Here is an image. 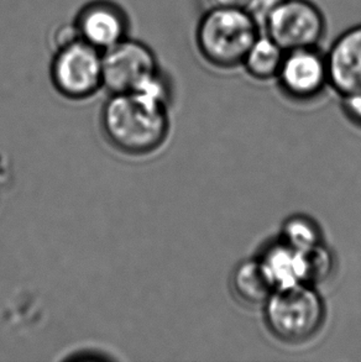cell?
Masks as SVG:
<instances>
[{
  "mask_svg": "<svg viewBox=\"0 0 361 362\" xmlns=\"http://www.w3.org/2000/svg\"><path fill=\"white\" fill-rule=\"evenodd\" d=\"M168 98V86L161 74L137 92L112 94L101 115L108 142L130 156L157 151L170 132Z\"/></svg>",
  "mask_w": 361,
  "mask_h": 362,
  "instance_id": "obj_1",
  "label": "cell"
},
{
  "mask_svg": "<svg viewBox=\"0 0 361 362\" xmlns=\"http://www.w3.org/2000/svg\"><path fill=\"white\" fill-rule=\"evenodd\" d=\"M263 33L259 23L241 8H207L195 28L200 57L217 69L241 67L245 54Z\"/></svg>",
  "mask_w": 361,
  "mask_h": 362,
  "instance_id": "obj_2",
  "label": "cell"
},
{
  "mask_svg": "<svg viewBox=\"0 0 361 362\" xmlns=\"http://www.w3.org/2000/svg\"><path fill=\"white\" fill-rule=\"evenodd\" d=\"M264 308L268 328L283 343L307 341L322 329L326 320V303L311 284L276 289Z\"/></svg>",
  "mask_w": 361,
  "mask_h": 362,
  "instance_id": "obj_3",
  "label": "cell"
},
{
  "mask_svg": "<svg viewBox=\"0 0 361 362\" xmlns=\"http://www.w3.org/2000/svg\"><path fill=\"white\" fill-rule=\"evenodd\" d=\"M50 74L64 98L84 100L103 87V52L84 40L74 41L55 51Z\"/></svg>",
  "mask_w": 361,
  "mask_h": 362,
  "instance_id": "obj_4",
  "label": "cell"
},
{
  "mask_svg": "<svg viewBox=\"0 0 361 362\" xmlns=\"http://www.w3.org/2000/svg\"><path fill=\"white\" fill-rule=\"evenodd\" d=\"M263 33L285 51L321 47L327 35V20L311 0H281L265 20Z\"/></svg>",
  "mask_w": 361,
  "mask_h": 362,
  "instance_id": "obj_5",
  "label": "cell"
},
{
  "mask_svg": "<svg viewBox=\"0 0 361 362\" xmlns=\"http://www.w3.org/2000/svg\"><path fill=\"white\" fill-rule=\"evenodd\" d=\"M159 74L156 56L137 40L127 37L103 52V87L112 94L137 92Z\"/></svg>",
  "mask_w": 361,
  "mask_h": 362,
  "instance_id": "obj_6",
  "label": "cell"
},
{
  "mask_svg": "<svg viewBox=\"0 0 361 362\" xmlns=\"http://www.w3.org/2000/svg\"><path fill=\"white\" fill-rule=\"evenodd\" d=\"M276 81L290 98L302 102L317 98L329 86L326 52L321 47L286 51Z\"/></svg>",
  "mask_w": 361,
  "mask_h": 362,
  "instance_id": "obj_7",
  "label": "cell"
},
{
  "mask_svg": "<svg viewBox=\"0 0 361 362\" xmlns=\"http://www.w3.org/2000/svg\"><path fill=\"white\" fill-rule=\"evenodd\" d=\"M81 40L104 52L127 39V15L118 5L99 0L86 5L74 21Z\"/></svg>",
  "mask_w": 361,
  "mask_h": 362,
  "instance_id": "obj_8",
  "label": "cell"
},
{
  "mask_svg": "<svg viewBox=\"0 0 361 362\" xmlns=\"http://www.w3.org/2000/svg\"><path fill=\"white\" fill-rule=\"evenodd\" d=\"M329 86L342 97L361 90V24L339 35L326 52Z\"/></svg>",
  "mask_w": 361,
  "mask_h": 362,
  "instance_id": "obj_9",
  "label": "cell"
},
{
  "mask_svg": "<svg viewBox=\"0 0 361 362\" xmlns=\"http://www.w3.org/2000/svg\"><path fill=\"white\" fill-rule=\"evenodd\" d=\"M258 259L275 291L308 284L306 252L293 249L281 239L268 245Z\"/></svg>",
  "mask_w": 361,
  "mask_h": 362,
  "instance_id": "obj_10",
  "label": "cell"
},
{
  "mask_svg": "<svg viewBox=\"0 0 361 362\" xmlns=\"http://www.w3.org/2000/svg\"><path fill=\"white\" fill-rule=\"evenodd\" d=\"M230 284L235 297L249 305L266 303L275 292L273 284L258 259L240 262L231 274Z\"/></svg>",
  "mask_w": 361,
  "mask_h": 362,
  "instance_id": "obj_11",
  "label": "cell"
},
{
  "mask_svg": "<svg viewBox=\"0 0 361 362\" xmlns=\"http://www.w3.org/2000/svg\"><path fill=\"white\" fill-rule=\"evenodd\" d=\"M285 54L286 51L275 40L261 33L245 54L241 67L251 78L260 82L276 79Z\"/></svg>",
  "mask_w": 361,
  "mask_h": 362,
  "instance_id": "obj_12",
  "label": "cell"
},
{
  "mask_svg": "<svg viewBox=\"0 0 361 362\" xmlns=\"http://www.w3.org/2000/svg\"><path fill=\"white\" fill-rule=\"evenodd\" d=\"M281 240L299 251H307L323 244L322 231L312 218L302 214L290 216L283 223Z\"/></svg>",
  "mask_w": 361,
  "mask_h": 362,
  "instance_id": "obj_13",
  "label": "cell"
},
{
  "mask_svg": "<svg viewBox=\"0 0 361 362\" xmlns=\"http://www.w3.org/2000/svg\"><path fill=\"white\" fill-rule=\"evenodd\" d=\"M307 259V282L311 286L326 282L334 271V256L324 244L304 251Z\"/></svg>",
  "mask_w": 361,
  "mask_h": 362,
  "instance_id": "obj_14",
  "label": "cell"
},
{
  "mask_svg": "<svg viewBox=\"0 0 361 362\" xmlns=\"http://www.w3.org/2000/svg\"><path fill=\"white\" fill-rule=\"evenodd\" d=\"M79 40H81V36L76 24H64L56 28L54 34L51 35V46L54 47L55 51H57Z\"/></svg>",
  "mask_w": 361,
  "mask_h": 362,
  "instance_id": "obj_15",
  "label": "cell"
},
{
  "mask_svg": "<svg viewBox=\"0 0 361 362\" xmlns=\"http://www.w3.org/2000/svg\"><path fill=\"white\" fill-rule=\"evenodd\" d=\"M280 3H281V0H251V3L246 8V10L254 16V19L259 23L260 28L263 30L265 20L268 19V16L271 14V11Z\"/></svg>",
  "mask_w": 361,
  "mask_h": 362,
  "instance_id": "obj_16",
  "label": "cell"
},
{
  "mask_svg": "<svg viewBox=\"0 0 361 362\" xmlns=\"http://www.w3.org/2000/svg\"><path fill=\"white\" fill-rule=\"evenodd\" d=\"M343 98V108L348 118L352 119L353 122L361 127V90Z\"/></svg>",
  "mask_w": 361,
  "mask_h": 362,
  "instance_id": "obj_17",
  "label": "cell"
},
{
  "mask_svg": "<svg viewBox=\"0 0 361 362\" xmlns=\"http://www.w3.org/2000/svg\"><path fill=\"white\" fill-rule=\"evenodd\" d=\"M208 8L210 6H222V8H241L246 9L251 0H205Z\"/></svg>",
  "mask_w": 361,
  "mask_h": 362,
  "instance_id": "obj_18",
  "label": "cell"
},
{
  "mask_svg": "<svg viewBox=\"0 0 361 362\" xmlns=\"http://www.w3.org/2000/svg\"><path fill=\"white\" fill-rule=\"evenodd\" d=\"M8 168H9V165L6 163V157L0 155V183L6 181Z\"/></svg>",
  "mask_w": 361,
  "mask_h": 362,
  "instance_id": "obj_19",
  "label": "cell"
}]
</instances>
